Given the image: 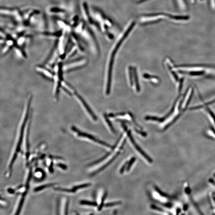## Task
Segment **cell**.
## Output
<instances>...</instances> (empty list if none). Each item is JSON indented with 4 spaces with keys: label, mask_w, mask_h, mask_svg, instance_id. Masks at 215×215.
Returning a JSON list of instances; mask_svg holds the SVG:
<instances>
[{
    "label": "cell",
    "mask_w": 215,
    "mask_h": 215,
    "mask_svg": "<svg viewBox=\"0 0 215 215\" xmlns=\"http://www.w3.org/2000/svg\"><path fill=\"white\" fill-rule=\"evenodd\" d=\"M182 189L184 197L189 206L192 207V208H193V210L196 212L199 213L201 212L197 204L194 201L191 194V190L187 182H185L183 184Z\"/></svg>",
    "instance_id": "obj_7"
},
{
    "label": "cell",
    "mask_w": 215,
    "mask_h": 215,
    "mask_svg": "<svg viewBox=\"0 0 215 215\" xmlns=\"http://www.w3.org/2000/svg\"><path fill=\"white\" fill-rule=\"evenodd\" d=\"M175 70L183 76L215 78V66L205 65H174Z\"/></svg>",
    "instance_id": "obj_3"
},
{
    "label": "cell",
    "mask_w": 215,
    "mask_h": 215,
    "mask_svg": "<svg viewBox=\"0 0 215 215\" xmlns=\"http://www.w3.org/2000/svg\"><path fill=\"white\" fill-rule=\"evenodd\" d=\"M91 14L97 23L100 32L106 39L112 41L122 31L118 25L101 9L95 7L90 9Z\"/></svg>",
    "instance_id": "obj_2"
},
{
    "label": "cell",
    "mask_w": 215,
    "mask_h": 215,
    "mask_svg": "<svg viewBox=\"0 0 215 215\" xmlns=\"http://www.w3.org/2000/svg\"><path fill=\"white\" fill-rule=\"evenodd\" d=\"M58 25L63 29L64 30L65 32H70L71 30V26L70 24H67V22H65L64 21H59Z\"/></svg>",
    "instance_id": "obj_14"
},
{
    "label": "cell",
    "mask_w": 215,
    "mask_h": 215,
    "mask_svg": "<svg viewBox=\"0 0 215 215\" xmlns=\"http://www.w3.org/2000/svg\"><path fill=\"white\" fill-rule=\"evenodd\" d=\"M151 208H152V209H155V210L158 211L163 212H166L168 213V214H170L169 212H168L167 211H165L162 209V208L158 207L157 206H155L154 205H152L151 206Z\"/></svg>",
    "instance_id": "obj_23"
},
{
    "label": "cell",
    "mask_w": 215,
    "mask_h": 215,
    "mask_svg": "<svg viewBox=\"0 0 215 215\" xmlns=\"http://www.w3.org/2000/svg\"><path fill=\"white\" fill-rule=\"evenodd\" d=\"M165 65L167 69L170 73L171 77L175 85L176 90L177 93H179L182 90L184 81L183 76L178 72L174 68V64L170 59H167Z\"/></svg>",
    "instance_id": "obj_6"
},
{
    "label": "cell",
    "mask_w": 215,
    "mask_h": 215,
    "mask_svg": "<svg viewBox=\"0 0 215 215\" xmlns=\"http://www.w3.org/2000/svg\"><path fill=\"white\" fill-rule=\"evenodd\" d=\"M92 184L90 183H87L81 184V185L75 186L71 188V189L57 187L55 188L54 190H55L58 191L60 192H64V193H76L77 191L79 190L80 189L89 187Z\"/></svg>",
    "instance_id": "obj_10"
},
{
    "label": "cell",
    "mask_w": 215,
    "mask_h": 215,
    "mask_svg": "<svg viewBox=\"0 0 215 215\" xmlns=\"http://www.w3.org/2000/svg\"><path fill=\"white\" fill-rule=\"evenodd\" d=\"M135 131L137 133L141 135V136H143L144 137H146L147 136V134L145 132L140 131L137 130V129H135Z\"/></svg>",
    "instance_id": "obj_27"
},
{
    "label": "cell",
    "mask_w": 215,
    "mask_h": 215,
    "mask_svg": "<svg viewBox=\"0 0 215 215\" xmlns=\"http://www.w3.org/2000/svg\"><path fill=\"white\" fill-rule=\"evenodd\" d=\"M54 185V184L50 183L45 184V185L40 186H39L35 188L34 189V191L35 192H40L41 190H43L44 189L51 187L53 186Z\"/></svg>",
    "instance_id": "obj_15"
},
{
    "label": "cell",
    "mask_w": 215,
    "mask_h": 215,
    "mask_svg": "<svg viewBox=\"0 0 215 215\" xmlns=\"http://www.w3.org/2000/svg\"><path fill=\"white\" fill-rule=\"evenodd\" d=\"M51 13H65V10L63 9L58 8H52L50 9Z\"/></svg>",
    "instance_id": "obj_19"
},
{
    "label": "cell",
    "mask_w": 215,
    "mask_h": 215,
    "mask_svg": "<svg viewBox=\"0 0 215 215\" xmlns=\"http://www.w3.org/2000/svg\"><path fill=\"white\" fill-rule=\"evenodd\" d=\"M120 153H121V152H120V151H118V152H117V153H116L115 155L113 156V158L110 159L109 160L108 162L106 163V164H105V165H103L102 167H101V168H99V169H98V170H97V171H94L93 172V173H92L91 174V176H93L99 173L100 172L102 171V170L105 169V168L109 166V165H110L111 163H112L113 162V161H114L115 159L116 158H117V156L120 155Z\"/></svg>",
    "instance_id": "obj_12"
},
{
    "label": "cell",
    "mask_w": 215,
    "mask_h": 215,
    "mask_svg": "<svg viewBox=\"0 0 215 215\" xmlns=\"http://www.w3.org/2000/svg\"><path fill=\"white\" fill-rule=\"evenodd\" d=\"M107 196V192L106 191L105 192L103 195L102 196L101 203H100L99 206L98 207V210L99 211H100L102 210L103 207L104 206V202H105V200H106Z\"/></svg>",
    "instance_id": "obj_18"
},
{
    "label": "cell",
    "mask_w": 215,
    "mask_h": 215,
    "mask_svg": "<svg viewBox=\"0 0 215 215\" xmlns=\"http://www.w3.org/2000/svg\"><path fill=\"white\" fill-rule=\"evenodd\" d=\"M123 127L124 129H125V130L127 132L128 137H129V140H130L131 141V142H132V144H133V146H134L136 150L138 151L139 153H140L141 155L144 157L145 159L147 160L148 162L149 163H153V161L152 159L150 157H149V156L144 152V151L142 149H141V148L140 147V146L138 144L136 143L134 139L133 138V136H132L131 132L130 131L128 130L127 128L125 125H123Z\"/></svg>",
    "instance_id": "obj_9"
},
{
    "label": "cell",
    "mask_w": 215,
    "mask_h": 215,
    "mask_svg": "<svg viewBox=\"0 0 215 215\" xmlns=\"http://www.w3.org/2000/svg\"><path fill=\"white\" fill-rule=\"evenodd\" d=\"M105 118L107 123L108 125H109V129H110L113 132V133H116L115 130V129H113V125H112L111 123L109 121V120L108 119V117L106 115L105 116Z\"/></svg>",
    "instance_id": "obj_22"
},
{
    "label": "cell",
    "mask_w": 215,
    "mask_h": 215,
    "mask_svg": "<svg viewBox=\"0 0 215 215\" xmlns=\"http://www.w3.org/2000/svg\"><path fill=\"white\" fill-rule=\"evenodd\" d=\"M132 68L131 67H129V81H130V83L131 85H133V77H132V75H133V74H132V72L133 71L132 70Z\"/></svg>",
    "instance_id": "obj_24"
},
{
    "label": "cell",
    "mask_w": 215,
    "mask_h": 215,
    "mask_svg": "<svg viewBox=\"0 0 215 215\" xmlns=\"http://www.w3.org/2000/svg\"><path fill=\"white\" fill-rule=\"evenodd\" d=\"M212 211L213 214H215V208L214 209H212Z\"/></svg>",
    "instance_id": "obj_29"
},
{
    "label": "cell",
    "mask_w": 215,
    "mask_h": 215,
    "mask_svg": "<svg viewBox=\"0 0 215 215\" xmlns=\"http://www.w3.org/2000/svg\"><path fill=\"white\" fill-rule=\"evenodd\" d=\"M143 77L145 79H155L157 80V81H158V79L157 78V77H154V76H150L149 75L145 74L143 75Z\"/></svg>",
    "instance_id": "obj_26"
},
{
    "label": "cell",
    "mask_w": 215,
    "mask_h": 215,
    "mask_svg": "<svg viewBox=\"0 0 215 215\" xmlns=\"http://www.w3.org/2000/svg\"><path fill=\"white\" fill-rule=\"evenodd\" d=\"M136 160V157H132L130 161H129V163H128L127 167V168L126 169L127 171H129L130 170L131 168L132 165H133V163L135 162Z\"/></svg>",
    "instance_id": "obj_20"
},
{
    "label": "cell",
    "mask_w": 215,
    "mask_h": 215,
    "mask_svg": "<svg viewBox=\"0 0 215 215\" xmlns=\"http://www.w3.org/2000/svg\"><path fill=\"white\" fill-rule=\"evenodd\" d=\"M74 94L75 95L76 97H77V99L81 103L82 105H83L84 108L85 109H86L87 112L88 113L90 114V117H92V118L94 120V121H97V117H96L95 115L94 114V113L93 111H92V109H90V107L88 105L87 103L86 102V101L84 100V99L81 97V96L79 95L78 93H77L76 91H75L74 93Z\"/></svg>",
    "instance_id": "obj_11"
},
{
    "label": "cell",
    "mask_w": 215,
    "mask_h": 215,
    "mask_svg": "<svg viewBox=\"0 0 215 215\" xmlns=\"http://www.w3.org/2000/svg\"><path fill=\"white\" fill-rule=\"evenodd\" d=\"M205 114L208 117V120L211 124L212 126V129L215 132V115L213 112L209 108H207L204 110Z\"/></svg>",
    "instance_id": "obj_13"
},
{
    "label": "cell",
    "mask_w": 215,
    "mask_h": 215,
    "mask_svg": "<svg viewBox=\"0 0 215 215\" xmlns=\"http://www.w3.org/2000/svg\"><path fill=\"white\" fill-rule=\"evenodd\" d=\"M193 89L190 87L185 94L179 96L169 113L164 117L165 122L162 129L166 130L174 124L188 109L193 97Z\"/></svg>",
    "instance_id": "obj_1"
},
{
    "label": "cell",
    "mask_w": 215,
    "mask_h": 215,
    "mask_svg": "<svg viewBox=\"0 0 215 215\" xmlns=\"http://www.w3.org/2000/svg\"><path fill=\"white\" fill-rule=\"evenodd\" d=\"M71 129L72 131L75 133L78 137L89 139V140L94 141V142L97 143L101 144V145L106 146V147L113 149V147H112L111 145H109V144L106 143L104 142V141H101V140L97 139L94 136L91 135L90 134L81 131L79 129L75 127V126H72Z\"/></svg>",
    "instance_id": "obj_8"
},
{
    "label": "cell",
    "mask_w": 215,
    "mask_h": 215,
    "mask_svg": "<svg viewBox=\"0 0 215 215\" xmlns=\"http://www.w3.org/2000/svg\"><path fill=\"white\" fill-rule=\"evenodd\" d=\"M121 201L114 202L109 203L105 204V206L106 207H113L116 206V205H121Z\"/></svg>",
    "instance_id": "obj_21"
},
{
    "label": "cell",
    "mask_w": 215,
    "mask_h": 215,
    "mask_svg": "<svg viewBox=\"0 0 215 215\" xmlns=\"http://www.w3.org/2000/svg\"><path fill=\"white\" fill-rule=\"evenodd\" d=\"M58 166L62 168V169H65L66 168V167L65 165H62V164H59V165H58Z\"/></svg>",
    "instance_id": "obj_28"
},
{
    "label": "cell",
    "mask_w": 215,
    "mask_h": 215,
    "mask_svg": "<svg viewBox=\"0 0 215 215\" xmlns=\"http://www.w3.org/2000/svg\"><path fill=\"white\" fill-rule=\"evenodd\" d=\"M129 36L126 33H122L120 34L117 37V41L114 44V46L112 50L109 60L108 71L107 83L106 93L107 94H109L110 93L111 83L112 71L114 63L115 57L117 54V52L123 43L129 38Z\"/></svg>",
    "instance_id": "obj_4"
},
{
    "label": "cell",
    "mask_w": 215,
    "mask_h": 215,
    "mask_svg": "<svg viewBox=\"0 0 215 215\" xmlns=\"http://www.w3.org/2000/svg\"><path fill=\"white\" fill-rule=\"evenodd\" d=\"M133 75L135 79V84L136 86V90L137 92H140V86L139 83V81L138 77H137V72H136V68H133Z\"/></svg>",
    "instance_id": "obj_16"
},
{
    "label": "cell",
    "mask_w": 215,
    "mask_h": 215,
    "mask_svg": "<svg viewBox=\"0 0 215 215\" xmlns=\"http://www.w3.org/2000/svg\"><path fill=\"white\" fill-rule=\"evenodd\" d=\"M31 100H28L27 104L26 109H25V113L24 114L23 118L21 123V128H20L19 136H18V140H17V145L15 148L13 155L12 157L10 162L9 163V170H11L14 162H15L16 159L17 158L18 152L21 150V145L22 142L23 138L24 133H25V129L26 127L27 124L28 119H29V115L30 113V107Z\"/></svg>",
    "instance_id": "obj_5"
},
{
    "label": "cell",
    "mask_w": 215,
    "mask_h": 215,
    "mask_svg": "<svg viewBox=\"0 0 215 215\" xmlns=\"http://www.w3.org/2000/svg\"><path fill=\"white\" fill-rule=\"evenodd\" d=\"M128 163H129V161H126L121 167V169H120V173L121 174H122L125 172V169H126L127 167Z\"/></svg>",
    "instance_id": "obj_25"
},
{
    "label": "cell",
    "mask_w": 215,
    "mask_h": 215,
    "mask_svg": "<svg viewBox=\"0 0 215 215\" xmlns=\"http://www.w3.org/2000/svg\"><path fill=\"white\" fill-rule=\"evenodd\" d=\"M80 204L83 205H88L89 206H97L98 204L95 202H91L87 200H83L80 201Z\"/></svg>",
    "instance_id": "obj_17"
}]
</instances>
